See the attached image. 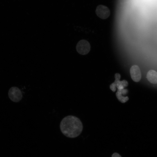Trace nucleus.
I'll use <instances>...</instances> for the list:
<instances>
[{"label":"nucleus","instance_id":"20e7f679","mask_svg":"<svg viewBox=\"0 0 157 157\" xmlns=\"http://www.w3.org/2000/svg\"><path fill=\"white\" fill-rule=\"evenodd\" d=\"M130 73L132 79L135 82H139L141 78V74L138 66L134 65L130 69Z\"/></svg>","mask_w":157,"mask_h":157},{"label":"nucleus","instance_id":"0eeeda50","mask_svg":"<svg viewBox=\"0 0 157 157\" xmlns=\"http://www.w3.org/2000/svg\"><path fill=\"white\" fill-rule=\"evenodd\" d=\"M148 81L153 84H157V72L153 70L149 71L146 77Z\"/></svg>","mask_w":157,"mask_h":157},{"label":"nucleus","instance_id":"39448f33","mask_svg":"<svg viewBox=\"0 0 157 157\" xmlns=\"http://www.w3.org/2000/svg\"><path fill=\"white\" fill-rule=\"evenodd\" d=\"M115 80L113 83L116 85V87L118 90L123 89L128 86V83L126 80L120 81L121 75L119 73H116L115 75Z\"/></svg>","mask_w":157,"mask_h":157},{"label":"nucleus","instance_id":"f257e3e1","mask_svg":"<svg viewBox=\"0 0 157 157\" xmlns=\"http://www.w3.org/2000/svg\"><path fill=\"white\" fill-rule=\"evenodd\" d=\"M60 128L61 132L65 136L74 138L81 133L83 126L78 118L73 115H68L62 119L60 123Z\"/></svg>","mask_w":157,"mask_h":157},{"label":"nucleus","instance_id":"7ed1b4c3","mask_svg":"<svg viewBox=\"0 0 157 157\" xmlns=\"http://www.w3.org/2000/svg\"><path fill=\"white\" fill-rule=\"evenodd\" d=\"M8 95L11 101L15 102L20 101L22 97L21 90L16 87H13L10 88L8 92Z\"/></svg>","mask_w":157,"mask_h":157},{"label":"nucleus","instance_id":"1a4fd4ad","mask_svg":"<svg viewBox=\"0 0 157 157\" xmlns=\"http://www.w3.org/2000/svg\"><path fill=\"white\" fill-rule=\"evenodd\" d=\"M119 91L122 93V94H126L128 92V90L127 89H123L122 90H118Z\"/></svg>","mask_w":157,"mask_h":157},{"label":"nucleus","instance_id":"f03ea898","mask_svg":"<svg viewBox=\"0 0 157 157\" xmlns=\"http://www.w3.org/2000/svg\"><path fill=\"white\" fill-rule=\"evenodd\" d=\"M76 50L79 54L85 55L88 54L90 50V45L88 41L85 40L79 41L77 43Z\"/></svg>","mask_w":157,"mask_h":157},{"label":"nucleus","instance_id":"9d476101","mask_svg":"<svg viewBox=\"0 0 157 157\" xmlns=\"http://www.w3.org/2000/svg\"><path fill=\"white\" fill-rule=\"evenodd\" d=\"M112 157H122V156L118 153L115 152L113 154Z\"/></svg>","mask_w":157,"mask_h":157},{"label":"nucleus","instance_id":"6e6552de","mask_svg":"<svg viewBox=\"0 0 157 157\" xmlns=\"http://www.w3.org/2000/svg\"><path fill=\"white\" fill-rule=\"evenodd\" d=\"M121 92L118 90L116 93V96L118 100L122 103L126 102L129 100V97H124L122 95Z\"/></svg>","mask_w":157,"mask_h":157},{"label":"nucleus","instance_id":"423d86ee","mask_svg":"<svg viewBox=\"0 0 157 157\" xmlns=\"http://www.w3.org/2000/svg\"><path fill=\"white\" fill-rule=\"evenodd\" d=\"M97 15L100 18L105 19L107 18L109 16L110 12L107 8H97L96 10Z\"/></svg>","mask_w":157,"mask_h":157}]
</instances>
